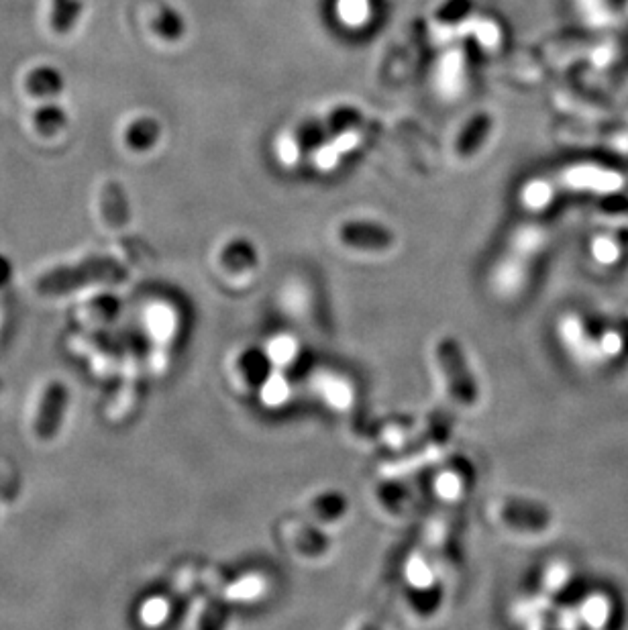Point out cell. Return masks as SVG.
Masks as SVG:
<instances>
[{
    "instance_id": "5b68a950",
    "label": "cell",
    "mask_w": 628,
    "mask_h": 630,
    "mask_svg": "<svg viewBox=\"0 0 628 630\" xmlns=\"http://www.w3.org/2000/svg\"><path fill=\"white\" fill-rule=\"evenodd\" d=\"M357 143H359V135L355 131L341 133L331 143L319 147L317 155H314V164H317V168L321 172L335 170L339 166V162H341V155L353 151L357 147Z\"/></svg>"
},
{
    "instance_id": "52a82bcc",
    "label": "cell",
    "mask_w": 628,
    "mask_h": 630,
    "mask_svg": "<svg viewBox=\"0 0 628 630\" xmlns=\"http://www.w3.org/2000/svg\"><path fill=\"white\" fill-rule=\"evenodd\" d=\"M274 151H276V160L284 166V168H294L300 162V145L298 141L284 133L276 139L274 143Z\"/></svg>"
},
{
    "instance_id": "8992f818",
    "label": "cell",
    "mask_w": 628,
    "mask_h": 630,
    "mask_svg": "<svg viewBox=\"0 0 628 630\" xmlns=\"http://www.w3.org/2000/svg\"><path fill=\"white\" fill-rule=\"evenodd\" d=\"M551 196H553V192H551L549 184H547V182H541V180L529 182L525 188H522V192H520L522 204H525V206L531 208V210H541V208H545V206L549 204Z\"/></svg>"
},
{
    "instance_id": "277c9868",
    "label": "cell",
    "mask_w": 628,
    "mask_h": 630,
    "mask_svg": "<svg viewBox=\"0 0 628 630\" xmlns=\"http://www.w3.org/2000/svg\"><path fill=\"white\" fill-rule=\"evenodd\" d=\"M335 17L347 29H363L374 19L372 0H335Z\"/></svg>"
},
{
    "instance_id": "7a4b0ae2",
    "label": "cell",
    "mask_w": 628,
    "mask_h": 630,
    "mask_svg": "<svg viewBox=\"0 0 628 630\" xmlns=\"http://www.w3.org/2000/svg\"><path fill=\"white\" fill-rule=\"evenodd\" d=\"M439 359L443 363V370H447V380L451 386V392L457 400H463L471 404L476 400V388L471 382V376L467 374V367L463 357L459 355V349L453 341H443L439 347Z\"/></svg>"
},
{
    "instance_id": "3957f363",
    "label": "cell",
    "mask_w": 628,
    "mask_h": 630,
    "mask_svg": "<svg viewBox=\"0 0 628 630\" xmlns=\"http://www.w3.org/2000/svg\"><path fill=\"white\" fill-rule=\"evenodd\" d=\"M433 84L443 98L459 96L465 84V58L457 49L447 51V54L437 62L433 70Z\"/></svg>"
},
{
    "instance_id": "ba28073f",
    "label": "cell",
    "mask_w": 628,
    "mask_h": 630,
    "mask_svg": "<svg viewBox=\"0 0 628 630\" xmlns=\"http://www.w3.org/2000/svg\"><path fill=\"white\" fill-rule=\"evenodd\" d=\"M594 253L596 259H600L602 264H614L618 259V247L612 243V239H598V243L594 245Z\"/></svg>"
},
{
    "instance_id": "6da1fadb",
    "label": "cell",
    "mask_w": 628,
    "mask_h": 630,
    "mask_svg": "<svg viewBox=\"0 0 628 630\" xmlns=\"http://www.w3.org/2000/svg\"><path fill=\"white\" fill-rule=\"evenodd\" d=\"M66 402H68V392L62 384L47 386L39 404V412L35 416V435L41 441H49L58 433Z\"/></svg>"
}]
</instances>
